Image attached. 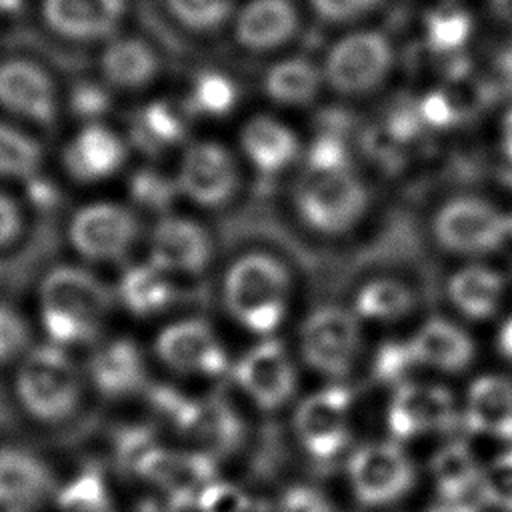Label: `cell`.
<instances>
[{"instance_id":"6da1fadb","label":"cell","mask_w":512,"mask_h":512,"mask_svg":"<svg viewBox=\"0 0 512 512\" xmlns=\"http://www.w3.org/2000/svg\"><path fill=\"white\" fill-rule=\"evenodd\" d=\"M292 200L300 220L326 236H340L362 220L368 192L340 138L322 134L312 144L296 178Z\"/></svg>"},{"instance_id":"7a4b0ae2","label":"cell","mask_w":512,"mask_h":512,"mask_svg":"<svg viewBox=\"0 0 512 512\" xmlns=\"http://www.w3.org/2000/svg\"><path fill=\"white\" fill-rule=\"evenodd\" d=\"M112 310V290L90 270L60 264L38 284L40 322L52 344L96 342Z\"/></svg>"},{"instance_id":"3957f363","label":"cell","mask_w":512,"mask_h":512,"mask_svg":"<svg viewBox=\"0 0 512 512\" xmlns=\"http://www.w3.org/2000/svg\"><path fill=\"white\" fill-rule=\"evenodd\" d=\"M292 298V278L282 260L266 252L236 258L222 280V300L228 314L248 332L268 336L286 318Z\"/></svg>"},{"instance_id":"277c9868","label":"cell","mask_w":512,"mask_h":512,"mask_svg":"<svg viewBox=\"0 0 512 512\" xmlns=\"http://www.w3.org/2000/svg\"><path fill=\"white\" fill-rule=\"evenodd\" d=\"M86 378L78 362L58 344L32 346L20 358L14 392L36 422L56 426L72 420L82 404Z\"/></svg>"},{"instance_id":"5b68a950","label":"cell","mask_w":512,"mask_h":512,"mask_svg":"<svg viewBox=\"0 0 512 512\" xmlns=\"http://www.w3.org/2000/svg\"><path fill=\"white\" fill-rule=\"evenodd\" d=\"M360 318L340 306L312 310L298 330L302 360L318 374L346 376L358 360L362 346Z\"/></svg>"},{"instance_id":"8992f818","label":"cell","mask_w":512,"mask_h":512,"mask_svg":"<svg viewBox=\"0 0 512 512\" xmlns=\"http://www.w3.org/2000/svg\"><path fill=\"white\" fill-rule=\"evenodd\" d=\"M136 212L118 202H92L78 208L68 222L72 250L88 262L124 260L140 240Z\"/></svg>"},{"instance_id":"52a82bcc","label":"cell","mask_w":512,"mask_h":512,"mask_svg":"<svg viewBox=\"0 0 512 512\" xmlns=\"http://www.w3.org/2000/svg\"><path fill=\"white\" fill-rule=\"evenodd\" d=\"M432 230L444 250L460 256L490 254L510 240L504 212L478 196L446 200L434 214Z\"/></svg>"},{"instance_id":"ba28073f","label":"cell","mask_w":512,"mask_h":512,"mask_svg":"<svg viewBox=\"0 0 512 512\" xmlns=\"http://www.w3.org/2000/svg\"><path fill=\"white\" fill-rule=\"evenodd\" d=\"M348 482L366 506H388L404 498L414 484V464L396 442H368L348 458Z\"/></svg>"},{"instance_id":"9c48e42d","label":"cell","mask_w":512,"mask_h":512,"mask_svg":"<svg viewBox=\"0 0 512 512\" xmlns=\"http://www.w3.org/2000/svg\"><path fill=\"white\" fill-rule=\"evenodd\" d=\"M392 66L390 42L372 30L348 34L338 40L324 64L326 82L340 94L358 96L378 88Z\"/></svg>"},{"instance_id":"30bf717a","label":"cell","mask_w":512,"mask_h":512,"mask_svg":"<svg viewBox=\"0 0 512 512\" xmlns=\"http://www.w3.org/2000/svg\"><path fill=\"white\" fill-rule=\"evenodd\" d=\"M178 190L202 208H222L240 188L236 158L226 146L214 140L192 142L180 158Z\"/></svg>"},{"instance_id":"8fae6325","label":"cell","mask_w":512,"mask_h":512,"mask_svg":"<svg viewBox=\"0 0 512 512\" xmlns=\"http://www.w3.org/2000/svg\"><path fill=\"white\" fill-rule=\"evenodd\" d=\"M350 392L328 386L306 396L294 412V434L304 452L316 460L336 458L350 440Z\"/></svg>"},{"instance_id":"7c38bea8","label":"cell","mask_w":512,"mask_h":512,"mask_svg":"<svg viewBox=\"0 0 512 512\" xmlns=\"http://www.w3.org/2000/svg\"><path fill=\"white\" fill-rule=\"evenodd\" d=\"M0 108L16 118L52 126L58 118L60 98L46 66L28 56L0 60Z\"/></svg>"},{"instance_id":"4fadbf2b","label":"cell","mask_w":512,"mask_h":512,"mask_svg":"<svg viewBox=\"0 0 512 512\" xmlns=\"http://www.w3.org/2000/svg\"><path fill=\"white\" fill-rule=\"evenodd\" d=\"M458 420L454 396L432 382H404L388 404V430L398 440H412L450 430Z\"/></svg>"},{"instance_id":"5bb4252c","label":"cell","mask_w":512,"mask_h":512,"mask_svg":"<svg viewBox=\"0 0 512 512\" xmlns=\"http://www.w3.org/2000/svg\"><path fill=\"white\" fill-rule=\"evenodd\" d=\"M156 358L184 376H214L226 370V352L202 318H182L162 328L154 340Z\"/></svg>"},{"instance_id":"9a60e30c","label":"cell","mask_w":512,"mask_h":512,"mask_svg":"<svg viewBox=\"0 0 512 512\" xmlns=\"http://www.w3.org/2000/svg\"><path fill=\"white\" fill-rule=\"evenodd\" d=\"M150 262L166 274L198 276L214 258V242L206 226L188 216L166 214L150 230Z\"/></svg>"},{"instance_id":"2e32d148","label":"cell","mask_w":512,"mask_h":512,"mask_svg":"<svg viewBox=\"0 0 512 512\" xmlns=\"http://www.w3.org/2000/svg\"><path fill=\"white\" fill-rule=\"evenodd\" d=\"M234 378L242 392L264 410L286 406L296 390V370L284 344L266 338L236 364Z\"/></svg>"},{"instance_id":"e0dca14e","label":"cell","mask_w":512,"mask_h":512,"mask_svg":"<svg viewBox=\"0 0 512 512\" xmlns=\"http://www.w3.org/2000/svg\"><path fill=\"white\" fill-rule=\"evenodd\" d=\"M46 28L74 44H88L112 38L126 12V0H42Z\"/></svg>"},{"instance_id":"ac0fdd59","label":"cell","mask_w":512,"mask_h":512,"mask_svg":"<svg viewBox=\"0 0 512 512\" xmlns=\"http://www.w3.org/2000/svg\"><path fill=\"white\" fill-rule=\"evenodd\" d=\"M128 158L126 142L100 122L84 124L64 146L66 174L80 184H94L114 176Z\"/></svg>"},{"instance_id":"d6986e66","label":"cell","mask_w":512,"mask_h":512,"mask_svg":"<svg viewBox=\"0 0 512 512\" xmlns=\"http://www.w3.org/2000/svg\"><path fill=\"white\" fill-rule=\"evenodd\" d=\"M54 492V476L48 464L30 450L0 448V508L26 512L42 504Z\"/></svg>"},{"instance_id":"ffe728a7","label":"cell","mask_w":512,"mask_h":512,"mask_svg":"<svg viewBox=\"0 0 512 512\" xmlns=\"http://www.w3.org/2000/svg\"><path fill=\"white\" fill-rule=\"evenodd\" d=\"M98 68L110 88L136 92L160 76L162 60L152 42L140 36H118L104 46Z\"/></svg>"},{"instance_id":"44dd1931","label":"cell","mask_w":512,"mask_h":512,"mask_svg":"<svg viewBox=\"0 0 512 512\" xmlns=\"http://www.w3.org/2000/svg\"><path fill=\"white\" fill-rule=\"evenodd\" d=\"M414 364L434 368L440 372L466 370L476 354L472 338L458 324L446 318H430L410 340H406Z\"/></svg>"},{"instance_id":"7402d4cb","label":"cell","mask_w":512,"mask_h":512,"mask_svg":"<svg viewBox=\"0 0 512 512\" xmlns=\"http://www.w3.org/2000/svg\"><path fill=\"white\" fill-rule=\"evenodd\" d=\"M88 378L104 396H128L142 388L146 380V360L140 348L128 338L100 342L90 356Z\"/></svg>"},{"instance_id":"603a6c76","label":"cell","mask_w":512,"mask_h":512,"mask_svg":"<svg viewBox=\"0 0 512 512\" xmlns=\"http://www.w3.org/2000/svg\"><path fill=\"white\" fill-rule=\"evenodd\" d=\"M464 422L474 434L512 440V380L500 374L476 378L466 394Z\"/></svg>"},{"instance_id":"cb8c5ba5","label":"cell","mask_w":512,"mask_h":512,"mask_svg":"<svg viewBox=\"0 0 512 512\" xmlns=\"http://www.w3.org/2000/svg\"><path fill=\"white\" fill-rule=\"evenodd\" d=\"M298 22L290 0H250L236 16L234 36L240 46L264 52L286 44L296 34Z\"/></svg>"},{"instance_id":"d4e9b609","label":"cell","mask_w":512,"mask_h":512,"mask_svg":"<svg viewBox=\"0 0 512 512\" xmlns=\"http://www.w3.org/2000/svg\"><path fill=\"white\" fill-rule=\"evenodd\" d=\"M240 146L248 162L266 176L284 172L298 156L296 134L272 116H252L240 130Z\"/></svg>"},{"instance_id":"484cf974","label":"cell","mask_w":512,"mask_h":512,"mask_svg":"<svg viewBox=\"0 0 512 512\" xmlns=\"http://www.w3.org/2000/svg\"><path fill=\"white\" fill-rule=\"evenodd\" d=\"M504 298V278L486 264H466L448 280L450 304L470 320L494 316Z\"/></svg>"},{"instance_id":"4316f807","label":"cell","mask_w":512,"mask_h":512,"mask_svg":"<svg viewBox=\"0 0 512 512\" xmlns=\"http://www.w3.org/2000/svg\"><path fill=\"white\" fill-rule=\"evenodd\" d=\"M432 480L444 502H466L480 498L482 466L462 442H448L430 460Z\"/></svg>"},{"instance_id":"83f0119b","label":"cell","mask_w":512,"mask_h":512,"mask_svg":"<svg viewBox=\"0 0 512 512\" xmlns=\"http://www.w3.org/2000/svg\"><path fill=\"white\" fill-rule=\"evenodd\" d=\"M416 308V292L398 278H372L364 282L356 296L352 312L372 322H398Z\"/></svg>"},{"instance_id":"f1b7e54d","label":"cell","mask_w":512,"mask_h":512,"mask_svg":"<svg viewBox=\"0 0 512 512\" xmlns=\"http://www.w3.org/2000/svg\"><path fill=\"white\" fill-rule=\"evenodd\" d=\"M118 292L124 306L138 316L158 314L174 298L170 274L152 262L128 268L120 280Z\"/></svg>"},{"instance_id":"f546056e","label":"cell","mask_w":512,"mask_h":512,"mask_svg":"<svg viewBox=\"0 0 512 512\" xmlns=\"http://www.w3.org/2000/svg\"><path fill=\"white\" fill-rule=\"evenodd\" d=\"M264 90L278 104L304 106L318 96L320 74L302 58H286L270 66L264 78Z\"/></svg>"},{"instance_id":"4dcf8cb0","label":"cell","mask_w":512,"mask_h":512,"mask_svg":"<svg viewBox=\"0 0 512 512\" xmlns=\"http://www.w3.org/2000/svg\"><path fill=\"white\" fill-rule=\"evenodd\" d=\"M44 164V150L28 132L0 122V178L32 180Z\"/></svg>"},{"instance_id":"1f68e13d","label":"cell","mask_w":512,"mask_h":512,"mask_svg":"<svg viewBox=\"0 0 512 512\" xmlns=\"http://www.w3.org/2000/svg\"><path fill=\"white\" fill-rule=\"evenodd\" d=\"M184 132V118L168 100H152L134 116V138L146 148L162 150Z\"/></svg>"},{"instance_id":"d6a6232c","label":"cell","mask_w":512,"mask_h":512,"mask_svg":"<svg viewBox=\"0 0 512 512\" xmlns=\"http://www.w3.org/2000/svg\"><path fill=\"white\" fill-rule=\"evenodd\" d=\"M238 100L236 84L218 70H200L190 86L186 108L196 114L224 116Z\"/></svg>"},{"instance_id":"836d02e7","label":"cell","mask_w":512,"mask_h":512,"mask_svg":"<svg viewBox=\"0 0 512 512\" xmlns=\"http://www.w3.org/2000/svg\"><path fill=\"white\" fill-rule=\"evenodd\" d=\"M58 512H114L108 484L96 470L74 476L56 494Z\"/></svg>"},{"instance_id":"e575fe53","label":"cell","mask_w":512,"mask_h":512,"mask_svg":"<svg viewBox=\"0 0 512 512\" xmlns=\"http://www.w3.org/2000/svg\"><path fill=\"white\" fill-rule=\"evenodd\" d=\"M472 34V18L464 8L442 6L426 20V42L432 52H458Z\"/></svg>"},{"instance_id":"d590c367","label":"cell","mask_w":512,"mask_h":512,"mask_svg":"<svg viewBox=\"0 0 512 512\" xmlns=\"http://www.w3.org/2000/svg\"><path fill=\"white\" fill-rule=\"evenodd\" d=\"M168 14L186 30H218L232 14L234 0H162Z\"/></svg>"},{"instance_id":"8d00e7d4","label":"cell","mask_w":512,"mask_h":512,"mask_svg":"<svg viewBox=\"0 0 512 512\" xmlns=\"http://www.w3.org/2000/svg\"><path fill=\"white\" fill-rule=\"evenodd\" d=\"M480 498L502 512H512V448L482 466Z\"/></svg>"},{"instance_id":"74e56055","label":"cell","mask_w":512,"mask_h":512,"mask_svg":"<svg viewBox=\"0 0 512 512\" xmlns=\"http://www.w3.org/2000/svg\"><path fill=\"white\" fill-rule=\"evenodd\" d=\"M32 348L28 320L10 304L0 302V366L20 362Z\"/></svg>"},{"instance_id":"f35d334b","label":"cell","mask_w":512,"mask_h":512,"mask_svg":"<svg viewBox=\"0 0 512 512\" xmlns=\"http://www.w3.org/2000/svg\"><path fill=\"white\" fill-rule=\"evenodd\" d=\"M108 84L94 80H76L68 90V106L70 110L84 120L94 122L104 116L110 108V92Z\"/></svg>"},{"instance_id":"ab89813d","label":"cell","mask_w":512,"mask_h":512,"mask_svg":"<svg viewBox=\"0 0 512 512\" xmlns=\"http://www.w3.org/2000/svg\"><path fill=\"white\" fill-rule=\"evenodd\" d=\"M200 512H248L250 498L234 484L210 482L196 498Z\"/></svg>"},{"instance_id":"60d3db41","label":"cell","mask_w":512,"mask_h":512,"mask_svg":"<svg viewBox=\"0 0 512 512\" xmlns=\"http://www.w3.org/2000/svg\"><path fill=\"white\" fill-rule=\"evenodd\" d=\"M280 512H334V508L320 490L310 486H292L280 500Z\"/></svg>"},{"instance_id":"b9f144b4","label":"cell","mask_w":512,"mask_h":512,"mask_svg":"<svg viewBox=\"0 0 512 512\" xmlns=\"http://www.w3.org/2000/svg\"><path fill=\"white\" fill-rule=\"evenodd\" d=\"M380 0H312L316 14L330 22H344L372 10Z\"/></svg>"},{"instance_id":"7bdbcfd3","label":"cell","mask_w":512,"mask_h":512,"mask_svg":"<svg viewBox=\"0 0 512 512\" xmlns=\"http://www.w3.org/2000/svg\"><path fill=\"white\" fill-rule=\"evenodd\" d=\"M24 230V214L18 202L0 190V250L18 242Z\"/></svg>"},{"instance_id":"ee69618b","label":"cell","mask_w":512,"mask_h":512,"mask_svg":"<svg viewBox=\"0 0 512 512\" xmlns=\"http://www.w3.org/2000/svg\"><path fill=\"white\" fill-rule=\"evenodd\" d=\"M500 148L508 162L512 164V108L504 114L500 124Z\"/></svg>"},{"instance_id":"f6af8a7d","label":"cell","mask_w":512,"mask_h":512,"mask_svg":"<svg viewBox=\"0 0 512 512\" xmlns=\"http://www.w3.org/2000/svg\"><path fill=\"white\" fill-rule=\"evenodd\" d=\"M498 346L502 354L512 360V316L504 322V326L498 332Z\"/></svg>"},{"instance_id":"bcb514c9","label":"cell","mask_w":512,"mask_h":512,"mask_svg":"<svg viewBox=\"0 0 512 512\" xmlns=\"http://www.w3.org/2000/svg\"><path fill=\"white\" fill-rule=\"evenodd\" d=\"M24 8V0H0V16H18Z\"/></svg>"},{"instance_id":"7dc6e473","label":"cell","mask_w":512,"mask_h":512,"mask_svg":"<svg viewBox=\"0 0 512 512\" xmlns=\"http://www.w3.org/2000/svg\"><path fill=\"white\" fill-rule=\"evenodd\" d=\"M506 218V230H508V238H512V208L508 212H504Z\"/></svg>"}]
</instances>
